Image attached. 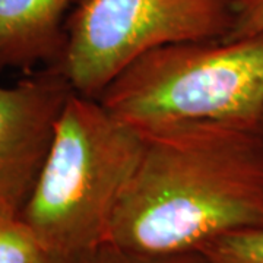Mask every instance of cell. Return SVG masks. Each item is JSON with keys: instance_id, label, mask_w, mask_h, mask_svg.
Returning a JSON list of instances; mask_svg holds the SVG:
<instances>
[{"instance_id": "cell-1", "label": "cell", "mask_w": 263, "mask_h": 263, "mask_svg": "<svg viewBox=\"0 0 263 263\" xmlns=\"http://www.w3.org/2000/svg\"><path fill=\"white\" fill-rule=\"evenodd\" d=\"M136 129L141 158L114 212L108 243L180 254L222 235L263 230L262 123L197 120Z\"/></svg>"}, {"instance_id": "cell-2", "label": "cell", "mask_w": 263, "mask_h": 263, "mask_svg": "<svg viewBox=\"0 0 263 263\" xmlns=\"http://www.w3.org/2000/svg\"><path fill=\"white\" fill-rule=\"evenodd\" d=\"M142 152L141 132L98 98L69 95L35 186L22 208L50 256L76 260L108 240Z\"/></svg>"}, {"instance_id": "cell-3", "label": "cell", "mask_w": 263, "mask_h": 263, "mask_svg": "<svg viewBox=\"0 0 263 263\" xmlns=\"http://www.w3.org/2000/svg\"><path fill=\"white\" fill-rule=\"evenodd\" d=\"M133 127L176 122L262 123L263 32L155 48L98 97Z\"/></svg>"}, {"instance_id": "cell-4", "label": "cell", "mask_w": 263, "mask_h": 263, "mask_svg": "<svg viewBox=\"0 0 263 263\" xmlns=\"http://www.w3.org/2000/svg\"><path fill=\"white\" fill-rule=\"evenodd\" d=\"M234 0H79L65 22L56 67L72 89L98 98L114 78L155 48L227 40Z\"/></svg>"}, {"instance_id": "cell-5", "label": "cell", "mask_w": 263, "mask_h": 263, "mask_svg": "<svg viewBox=\"0 0 263 263\" xmlns=\"http://www.w3.org/2000/svg\"><path fill=\"white\" fill-rule=\"evenodd\" d=\"M72 92L56 66L13 86L0 85V199L24 208Z\"/></svg>"}, {"instance_id": "cell-6", "label": "cell", "mask_w": 263, "mask_h": 263, "mask_svg": "<svg viewBox=\"0 0 263 263\" xmlns=\"http://www.w3.org/2000/svg\"><path fill=\"white\" fill-rule=\"evenodd\" d=\"M72 0H0V72L59 62Z\"/></svg>"}, {"instance_id": "cell-7", "label": "cell", "mask_w": 263, "mask_h": 263, "mask_svg": "<svg viewBox=\"0 0 263 263\" xmlns=\"http://www.w3.org/2000/svg\"><path fill=\"white\" fill-rule=\"evenodd\" d=\"M21 211L16 205L0 199V263H46L51 256Z\"/></svg>"}, {"instance_id": "cell-8", "label": "cell", "mask_w": 263, "mask_h": 263, "mask_svg": "<svg viewBox=\"0 0 263 263\" xmlns=\"http://www.w3.org/2000/svg\"><path fill=\"white\" fill-rule=\"evenodd\" d=\"M199 253L208 263H263V230H245L222 235Z\"/></svg>"}, {"instance_id": "cell-9", "label": "cell", "mask_w": 263, "mask_h": 263, "mask_svg": "<svg viewBox=\"0 0 263 263\" xmlns=\"http://www.w3.org/2000/svg\"><path fill=\"white\" fill-rule=\"evenodd\" d=\"M75 263H208L199 252L180 254H145L111 243H103L78 257Z\"/></svg>"}, {"instance_id": "cell-10", "label": "cell", "mask_w": 263, "mask_h": 263, "mask_svg": "<svg viewBox=\"0 0 263 263\" xmlns=\"http://www.w3.org/2000/svg\"><path fill=\"white\" fill-rule=\"evenodd\" d=\"M263 32V0H234V24L227 40Z\"/></svg>"}, {"instance_id": "cell-11", "label": "cell", "mask_w": 263, "mask_h": 263, "mask_svg": "<svg viewBox=\"0 0 263 263\" xmlns=\"http://www.w3.org/2000/svg\"><path fill=\"white\" fill-rule=\"evenodd\" d=\"M46 263H75V260H67V259H62V257H54V256H51Z\"/></svg>"}]
</instances>
